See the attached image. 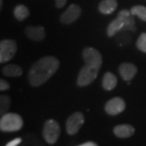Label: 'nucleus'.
I'll use <instances>...</instances> for the list:
<instances>
[{
    "mask_svg": "<svg viewBox=\"0 0 146 146\" xmlns=\"http://www.w3.org/2000/svg\"><path fill=\"white\" fill-rule=\"evenodd\" d=\"M118 83V79L115 75L110 72H107L104 74L102 84V88L106 91H111L115 89Z\"/></svg>",
    "mask_w": 146,
    "mask_h": 146,
    "instance_id": "4468645a",
    "label": "nucleus"
},
{
    "mask_svg": "<svg viewBox=\"0 0 146 146\" xmlns=\"http://www.w3.org/2000/svg\"><path fill=\"white\" fill-rule=\"evenodd\" d=\"M57 58L46 56L41 58L32 65L28 72L29 83L33 87H38L45 84L54 76L59 68Z\"/></svg>",
    "mask_w": 146,
    "mask_h": 146,
    "instance_id": "f257e3e1",
    "label": "nucleus"
},
{
    "mask_svg": "<svg viewBox=\"0 0 146 146\" xmlns=\"http://www.w3.org/2000/svg\"><path fill=\"white\" fill-rule=\"evenodd\" d=\"M136 47L141 52L146 53V33H142L136 41Z\"/></svg>",
    "mask_w": 146,
    "mask_h": 146,
    "instance_id": "6ab92c4d",
    "label": "nucleus"
},
{
    "mask_svg": "<svg viewBox=\"0 0 146 146\" xmlns=\"http://www.w3.org/2000/svg\"><path fill=\"white\" fill-rule=\"evenodd\" d=\"M10 84L8 83L7 80L1 79L0 80V91H7L10 89Z\"/></svg>",
    "mask_w": 146,
    "mask_h": 146,
    "instance_id": "aec40b11",
    "label": "nucleus"
},
{
    "mask_svg": "<svg viewBox=\"0 0 146 146\" xmlns=\"http://www.w3.org/2000/svg\"><path fill=\"white\" fill-rule=\"evenodd\" d=\"M22 142V139L21 138H16L12 141H11L10 142H8L6 145L7 146H16L19 145Z\"/></svg>",
    "mask_w": 146,
    "mask_h": 146,
    "instance_id": "412c9836",
    "label": "nucleus"
},
{
    "mask_svg": "<svg viewBox=\"0 0 146 146\" xmlns=\"http://www.w3.org/2000/svg\"><path fill=\"white\" fill-rule=\"evenodd\" d=\"M3 7V0H0V8L2 9Z\"/></svg>",
    "mask_w": 146,
    "mask_h": 146,
    "instance_id": "b1692460",
    "label": "nucleus"
},
{
    "mask_svg": "<svg viewBox=\"0 0 146 146\" xmlns=\"http://www.w3.org/2000/svg\"><path fill=\"white\" fill-rule=\"evenodd\" d=\"M123 30H136L133 15L128 10L120 11L117 17L109 24L106 29L107 36H114L117 33Z\"/></svg>",
    "mask_w": 146,
    "mask_h": 146,
    "instance_id": "7ed1b4c3",
    "label": "nucleus"
},
{
    "mask_svg": "<svg viewBox=\"0 0 146 146\" xmlns=\"http://www.w3.org/2000/svg\"><path fill=\"white\" fill-rule=\"evenodd\" d=\"M17 51L16 42L13 39H3L0 42V63L10 61Z\"/></svg>",
    "mask_w": 146,
    "mask_h": 146,
    "instance_id": "423d86ee",
    "label": "nucleus"
},
{
    "mask_svg": "<svg viewBox=\"0 0 146 146\" xmlns=\"http://www.w3.org/2000/svg\"><path fill=\"white\" fill-rule=\"evenodd\" d=\"M60 133L61 128L57 121L54 119H48L45 122L42 130V136L47 144H55L60 136Z\"/></svg>",
    "mask_w": 146,
    "mask_h": 146,
    "instance_id": "39448f33",
    "label": "nucleus"
},
{
    "mask_svg": "<svg viewBox=\"0 0 146 146\" xmlns=\"http://www.w3.org/2000/svg\"><path fill=\"white\" fill-rule=\"evenodd\" d=\"M2 73L8 77H17L21 76L23 73L22 68L16 64H7L2 69Z\"/></svg>",
    "mask_w": 146,
    "mask_h": 146,
    "instance_id": "2eb2a0df",
    "label": "nucleus"
},
{
    "mask_svg": "<svg viewBox=\"0 0 146 146\" xmlns=\"http://www.w3.org/2000/svg\"><path fill=\"white\" fill-rule=\"evenodd\" d=\"M81 15V8L77 4H71L68 9L59 17V21L63 25H71L76 21Z\"/></svg>",
    "mask_w": 146,
    "mask_h": 146,
    "instance_id": "1a4fd4ad",
    "label": "nucleus"
},
{
    "mask_svg": "<svg viewBox=\"0 0 146 146\" xmlns=\"http://www.w3.org/2000/svg\"><path fill=\"white\" fill-rule=\"evenodd\" d=\"M84 123V116L82 112H75L68 117L66 122V131L68 135L73 136L78 132Z\"/></svg>",
    "mask_w": 146,
    "mask_h": 146,
    "instance_id": "0eeeda50",
    "label": "nucleus"
},
{
    "mask_svg": "<svg viewBox=\"0 0 146 146\" xmlns=\"http://www.w3.org/2000/svg\"><path fill=\"white\" fill-rule=\"evenodd\" d=\"M11 106V98L8 95H1L0 96V115L3 116L7 113Z\"/></svg>",
    "mask_w": 146,
    "mask_h": 146,
    "instance_id": "f3484780",
    "label": "nucleus"
},
{
    "mask_svg": "<svg viewBox=\"0 0 146 146\" xmlns=\"http://www.w3.org/2000/svg\"><path fill=\"white\" fill-rule=\"evenodd\" d=\"M138 69L133 63H121L119 67V72L121 77L125 81H130L135 77Z\"/></svg>",
    "mask_w": 146,
    "mask_h": 146,
    "instance_id": "9d476101",
    "label": "nucleus"
},
{
    "mask_svg": "<svg viewBox=\"0 0 146 146\" xmlns=\"http://www.w3.org/2000/svg\"><path fill=\"white\" fill-rule=\"evenodd\" d=\"M68 0H55V6L57 8H62L67 3Z\"/></svg>",
    "mask_w": 146,
    "mask_h": 146,
    "instance_id": "4be33fe9",
    "label": "nucleus"
},
{
    "mask_svg": "<svg viewBox=\"0 0 146 146\" xmlns=\"http://www.w3.org/2000/svg\"><path fill=\"white\" fill-rule=\"evenodd\" d=\"M126 102L120 97H115L110 99L105 105V111L110 116H115L124 111Z\"/></svg>",
    "mask_w": 146,
    "mask_h": 146,
    "instance_id": "6e6552de",
    "label": "nucleus"
},
{
    "mask_svg": "<svg viewBox=\"0 0 146 146\" xmlns=\"http://www.w3.org/2000/svg\"><path fill=\"white\" fill-rule=\"evenodd\" d=\"M84 65L80 71L76 80L79 87H85L94 82L98 76L102 61L95 59H84Z\"/></svg>",
    "mask_w": 146,
    "mask_h": 146,
    "instance_id": "f03ea898",
    "label": "nucleus"
},
{
    "mask_svg": "<svg viewBox=\"0 0 146 146\" xmlns=\"http://www.w3.org/2000/svg\"><path fill=\"white\" fill-rule=\"evenodd\" d=\"M130 11L133 16H138L141 21H146V7L143 5L133 6Z\"/></svg>",
    "mask_w": 146,
    "mask_h": 146,
    "instance_id": "a211bd4d",
    "label": "nucleus"
},
{
    "mask_svg": "<svg viewBox=\"0 0 146 146\" xmlns=\"http://www.w3.org/2000/svg\"><path fill=\"white\" fill-rule=\"evenodd\" d=\"M118 7L117 0H102L98 5V11L103 15H110Z\"/></svg>",
    "mask_w": 146,
    "mask_h": 146,
    "instance_id": "ddd939ff",
    "label": "nucleus"
},
{
    "mask_svg": "<svg viewBox=\"0 0 146 146\" xmlns=\"http://www.w3.org/2000/svg\"><path fill=\"white\" fill-rule=\"evenodd\" d=\"M24 126L21 115L16 113H7L0 119V130L6 132L20 131Z\"/></svg>",
    "mask_w": 146,
    "mask_h": 146,
    "instance_id": "20e7f679",
    "label": "nucleus"
},
{
    "mask_svg": "<svg viewBox=\"0 0 146 146\" xmlns=\"http://www.w3.org/2000/svg\"><path fill=\"white\" fill-rule=\"evenodd\" d=\"M25 33L28 38L31 39L35 42H41L45 39L46 31L44 27L38 25V26H27L25 29Z\"/></svg>",
    "mask_w": 146,
    "mask_h": 146,
    "instance_id": "9b49d317",
    "label": "nucleus"
},
{
    "mask_svg": "<svg viewBox=\"0 0 146 146\" xmlns=\"http://www.w3.org/2000/svg\"><path fill=\"white\" fill-rule=\"evenodd\" d=\"M113 132L118 138H129L135 133V128L130 124H119L115 126Z\"/></svg>",
    "mask_w": 146,
    "mask_h": 146,
    "instance_id": "f8f14e48",
    "label": "nucleus"
},
{
    "mask_svg": "<svg viewBox=\"0 0 146 146\" xmlns=\"http://www.w3.org/2000/svg\"><path fill=\"white\" fill-rule=\"evenodd\" d=\"M79 146H98V144H96L95 142H93V141H87L81 145H79Z\"/></svg>",
    "mask_w": 146,
    "mask_h": 146,
    "instance_id": "5701e85b",
    "label": "nucleus"
},
{
    "mask_svg": "<svg viewBox=\"0 0 146 146\" xmlns=\"http://www.w3.org/2000/svg\"><path fill=\"white\" fill-rule=\"evenodd\" d=\"M30 15V11L26 6L19 4L14 8V16L17 21H23Z\"/></svg>",
    "mask_w": 146,
    "mask_h": 146,
    "instance_id": "dca6fc26",
    "label": "nucleus"
}]
</instances>
